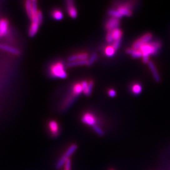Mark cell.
<instances>
[{"mask_svg":"<svg viewBox=\"0 0 170 170\" xmlns=\"http://www.w3.org/2000/svg\"><path fill=\"white\" fill-rule=\"evenodd\" d=\"M161 48V44L158 42H151L142 46L138 50L142 54L143 62L145 63L149 62V57L151 55L157 54Z\"/></svg>","mask_w":170,"mask_h":170,"instance_id":"cell-1","label":"cell"},{"mask_svg":"<svg viewBox=\"0 0 170 170\" xmlns=\"http://www.w3.org/2000/svg\"><path fill=\"white\" fill-rule=\"evenodd\" d=\"M50 74L54 78L64 79L67 77V73L65 71L64 63L62 62H57L53 64L49 69Z\"/></svg>","mask_w":170,"mask_h":170,"instance_id":"cell-2","label":"cell"},{"mask_svg":"<svg viewBox=\"0 0 170 170\" xmlns=\"http://www.w3.org/2000/svg\"><path fill=\"white\" fill-rule=\"evenodd\" d=\"M25 10L28 17L32 20L38 13L39 10L37 8V2L35 0H28L25 3Z\"/></svg>","mask_w":170,"mask_h":170,"instance_id":"cell-3","label":"cell"},{"mask_svg":"<svg viewBox=\"0 0 170 170\" xmlns=\"http://www.w3.org/2000/svg\"><path fill=\"white\" fill-rule=\"evenodd\" d=\"M78 146L76 144H72L68 149L66 151L65 154L59 159V161L57 162L56 167L57 169H60L64 164H65L66 161L69 159V157L76 151L77 149Z\"/></svg>","mask_w":170,"mask_h":170,"instance_id":"cell-4","label":"cell"},{"mask_svg":"<svg viewBox=\"0 0 170 170\" xmlns=\"http://www.w3.org/2000/svg\"><path fill=\"white\" fill-rule=\"evenodd\" d=\"M152 38V35L151 33H146L134 42L132 44V49L134 50H138L142 46L149 43V42L151 40Z\"/></svg>","mask_w":170,"mask_h":170,"instance_id":"cell-5","label":"cell"},{"mask_svg":"<svg viewBox=\"0 0 170 170\" xmlns=\"http://www.w3.org/2000/svg\"><path fill=\"white\" fill-rule=\"evenodd\" d=\"M133 2H128L123 3L122 5H120L117 10L122 16L131 17L132 15V8L133 7Z\"/></svg>","mask_w":170,"mask_h":170,"instance_id":"cell-6","label":"cell"},{"mask_svg":"<svg viewBox=\"0 0 170 170\" xmlns=\"http://www.w3.org/2000/svg\"><path fill=\"white\" fill-rule=\"evenodd\" d=\"M78 97L76 94H75L73 92L71 91V94L65 99L63 104L61 106V110L65 111L74 102L75 99Z\"/></svg>","mask_w":170,"mask_h":170,"instance_id":"cell-7","label":"cell"},{"mask_svg":"<svg viewBox=\"0 0 170 170\" xmlns=\"http://www.w3.org/2000/svg\"><path fill=\"white\" fill-rule=\"evenodd\" d=\"M119 24H120V21L118 19L112 17L106 23L105 28L108 32H111L118 28Z\"/></svg>","mask_w":170,"mask_h":170,"instance_id":"cell-8","label":"cell"},{"mask_svg":"<svg viewBox=\"0 0 170 170\" xmlns=\"http://www.w3.org/2000/svg\"><path fill=\"white\" fill-rule=\"evenodd\" d=\"M9 32V23L7 20L2 18L0 20V37H3Z\"/></svg>","mask_w":170,"mask_h":170,"instance_id":"cell-9","label":"cell"},{"mask_svg":"<svg viewBox=\"0 0 170 170\" xmlns=\"http://www.w3.org/2000/svg\"><path fill=\"white\" fill-rule=\"evenodd\" d=\"M81 121L88 125L93 127L96 124V118L93 115L90 113H87L84 114L81 118Z\"/></svg>","mask_w":170,"mask_h":170,"instance_id":"cell-10","label":"cell"},{"mask_svg":"<svg viewBox=\"0 0 170 170\" xmlns=\"http://www.w3.org/2000/svg\"><path fill=\"white\" fill-rule=\"evenodd\" d=\"M66 8L71 18H75L77 17L78 13L76 8L74 7V2L71 1V0H68L66 2Z\"/></svg>","mask_w":170,"mask_h":170,"instance_id":"cell-11","label":"cell"},{"mask_svg":"<svg viewBox=\"0 0 170 170\" xmlns=\"http://www.w3.org/2000/svg\"><path fill=\"white\" fill-rule=\"evenodd\" d=\"M0 49L3 51H5L8 53L14 54V55H18L20 53L19 50H18L15 48L5 44H0Z\"/></svg>","mask_w":170,"mask_h":170,"instance_id":"cell-12","label":"cell"},{"mask_svg":"<svg viewBox=\"0 0 170 170\" xmlns=\"http://www.w3.org/2000/svg\"><path fill=\"white\" fill-rule=\"evenodd\" d=\"M88 58V56L87 53H81V54L71 56L69 58H68V61H69V62H73L76 61L87 60Z\"/></svg>","mask_w":170,"mask_h":170,"instance_id":"cell-13","label":"cell"},{"mask_svg":"<svg viewBox=\"0 0 170 170\" xmlns=\"http://www.w3.org/2000/svg\"><path fill=\"white\" fill-rule=\"evenodd\" d=\"M148 65H149V67L150 68V70L151 71V73H152V74L153 76V78H154V80L157 82H159L160 81H161V78H160V76L159 75V73L158 72V70H157L154 64L152 61H149Z\"/></svg>","mask_w":170,"mask_h":170,"instance_id":"cell-14","label":"cell"},{"mask_svg":"<svg viewBox=\"0 0 170 170\" xmlns=\"http://www.w3.org/2000/svg\"><path fill=\"white\" fill-rule=\"evenodd\" d=\"M49 127L53 136H57L59 134V125L58 123L54 121L51 120L49 123Z\"/></svg>","mask_w":170,"mask_h":170,"instance_id":"cell-15","label":"cell"},{"mask_svg":"<svg viewBox=\"0 0 170 170\" xmlns=\"http://www.w3.org/2000/svg\"><path fill=\"white\" fill-rule=\"evenodd\" d=\"M40 25L38 23H34V22H32L31 25L30 26L29 28V30H28V35L30 37H33L36 35V33H37L38 28H39V26Z\"/></svg>","mask_w":170,"mask_h":170,"instance_id":"cell-16","label":"cell"},{"mask_svg":"<svg viewBox=\"0 0 170 170\" xmlns=\"http://www.w3.org/2000/svg\"><path fill=\"white\" fill-rule=\"evenodd\" d=\"M126 52L127 54H129L132 56L134 58H142V54L139 50H134L132 48V49H127L126 50Z\"/></svg>","mask_w":170,"mask_h":170,"instance_id":"cell-17","label":"cell"},{"mask_svg":"<svg viewBox=\"0 0 170 170\" xmlns=\"http://www.w3.org/2000/svg\"><path fill=\"white\" fill-rule=\"evenodd\" d=\"M87 65L88 66V59L87 60H81V61H76L71 62H68L67 66L68 67H74L78 66H83Z\"/></svg>","mask_w":170,"mask_h":170,"instance_id":"cell-18","label":"cell"},{"mask_svg":"<svg viewBox=\"0 0 170 170\" xmlns=\"http://www.w3.org/2000/svg\"><path fill=\"white\" fill-rule=\"evenodd\" d=\"M112 35H113L114 41L118 40V39H122V32L121 31V30H120L119 28H117V29L112 31Z\"/></svg>","mask_w":170,"mask_h":170,"instance_id":"cell-19","label":"cell"},{"mask_svg":"<svg viewBox=\"0 0 170 170\" xmlns=\"http://www.w3.org/2000/svg\"><path fill=\"white\" fill-rule=\"evenodd\" d=\"M52 16L54 19L56 20H61L63 18L62 13L59 10H55L52 12Z\"/></svg>","mask_w":170,"mask_h":170,"instance_id":"cell-20","label":"cell"},{"mask_svg":"<svg viewBox=\"0 0 170 170\" xmlns=\"http://www.w3.org/2000/svg\"><path fill=\"white\" fill-rule=\"evenodd\" d=\"M115 53V49L113 48L112 46H108L105 49V54L108 57H112L114 56Z\"/></svg>","mask_w":170,"mask_h":170,"instance_id":"cell-21","label":"cell"},{"mask_svg":"<svg viewBox=\"0 0 170 170\" xmlns=\"http://www.w3.org/2000/svg\"><path fill=\"white\" fill-rule=\"evenodd\" d=\"M132 91L134 95H139L142 92V87L139 84H134L132 87Z\"/></svg>","mask_w":170,"mask_h":170,"instance_id":"cell-22","label":"cell"},{"mask_svg":"<svg viewBox=\"0 0 170 170\" xmlns=\"http://www.w3.org/2000/svg\"><path fill=\"white\" fill-rule=\"evenodd\" d=\"M108 14L112 17V18H115L117 19H119L122 18L123 16L118 12L117 10H110L108 11Z\"/></svg>","mask_w":170,"mask_h":170,"instance_id":"cell-23","label":"cell"},{"mask_svg":"<svg viewBox=\"0 0 170 170\" xmlns=\"http://www.w3.org/2000/svg\"><path fill=\"white\" fill-rule=\"evenodd\" d=\"M93 84H94V82L93 81H90L88 82V87H87V90L84 92L85 95H87V96H90L91 95L92 90H93Z\"/></svg>","mask_w":170,"mask_h":170,"instance_id":"cell-24","label":"cell"},{"mask_svg":"<svg viewBox=\"0 0 170 170\" xmlns=\"http://www.w3.org/2000/svg\"><path fill=\"white\" fill-rule=\"evenodd\" d=\"M93 129L94 131H95L98 135H99V136H103V135L104 134L103 131H102V129L100 128V127L99 126L95 125H94V126L93 127Z\"/></svg>","mask_w":170,"mask_h":170,"instance_id":"cell-25","label":"cell"},{"mask_svg":"<svg viewBox=\"0 0 170 170\" xmlns=\"http://www.w3.org/2000/svg\"><path fill=\"white\" fill-rule=\"evenodd\" d=\"M97 58V54H95V53L93 54L91 56V57L89 58V59H88V66H92L95 62Z\"/></svg>","mask_w":170,"mask_h":170,"instance_id":"cell-26","label":"cell"},{"mask_svg":"<svg viewBox=\"0 0 170 170\" xmlns=\"http://www.w3.org/2000/svg\"><path fill=\"white\" fill-rule=\"evenodd\" d=\"M121 42H122V39H118V40H115L113 42V44H112V46L113 48L116 50H117L120 46V44H121Z\"/></svg>","mask_w":170,"mask_h":170,"instance_id":"cell-27","label":"cell"},{"mask_svg":"<svg viewBox=\"0 0 170 170\" xmlns=\"http://www.w3.org/2000/svg\"><path fill=\"white\" fill-rule=\"evenodd\" d=\"M106 40L107 41V42H108V43H113V42H114L112 31L108 32L107 37H106Z\"/></svg>","mask_w":170,"mask_h":170,"instance_id":"cell-28","label":"cell"},{"mask_svg":"<svg viewBox=\"0 0 170 170\" xmlns=\"http://www.w3.org/2000/svg\"><path fill=\"white\" fill-rule=\"evenodd\" d=\"M65 166H64V170H71V161L70 159H68L66 162H65Z\"/></svg>","mask_w":170,"mask_h":170,"instance_id":"cell-29","label":"cell"},{"mask_svg":"<svg viewBox=\"0 0 170 170\" xmlns=\"http://www.w3.org/2000/svg\"><path fill=\"white\" fill-rule=\"evenodd\" d=\"M81 84V86H82V90H83V92H84L85 90H87V88L88 87V82L87 81H84Z\"/></svg>","mask_w":170,"mask_h":170,"instance_id":"cell-30","label":"cell"},{"mask_svg":"<svg viewBox=\"0 0 170 170\" xmlns=\"http://www.w3.org/2000/svg\"><path fill=\"white\" fill-rule=\"evenodd\" d=\"M108 95H110V97H113L115 96L116 95V92L114 90H110L108 92Z\"/></svg>","mask_w":170,"mask_h":170,"instance_id":"cell-31","label":"cell"},{"mask_svg":"<svg viewBox=\"0 0 170 170\" xmlns=\"http://www.w3.org/2000/svg\"><path fill=\"white\" fill-rule=\"evenodd\" d=\"M110 170H113V169H110Z\"/></svg>","mask_w":170,"mask_h":170,"instance_id":"cell-32","label":"cell"}]
</instances>
